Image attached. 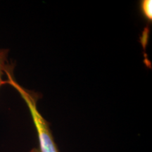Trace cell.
<instances>
[{"mask_svg": "<svg viewBox=\"0 0 152 152\" xmlns=\"http://www.w3.org/2000/svg\"><path fill=\"white\" fill-rule=\"evenodd\" d=\"M7 84L11 85L15 90H16L27 104L37 130L39 152H59L56 144L54 142V139L53 137L48 123L38 111L37 105L38 98L36 93L26 90L20 86L15 80L14 74L9 75Z\"/></svg>", "mask_w": 152, "mask_h": 152, "instance_id": "1", "label": "cell"}, {"mask_svg": "<svg viewBox=\"0 0 152 152\" xmlns=\"http://www.w3.org/2000/svg\"><path fill=\"white\" fill-rule=\"evenodd\" d=\"M9 50L6 49H0V87L3 85L7 84V80L9 74L14 73V65L11 64L8 60Z\"/></svg>", "mask_w": 152, "mask_h": 152, "instance_id": "2", "label": "cell"}, {"mask_svg": "<svg viewBox=\"0 0 152 152\" xmlns=\"http://www.w3.org/2000/svg\"><path fill=\"white\" fill-rule=\"evenodd\" d=\"M140 8L144 18L149 20H152V1L151 0H143L140 4Z\"/></svg>", "mask_w": 152, "mask_h": 152, "instance_id": "3", "label": "cell"}, {"mask_svg": "<svg viewBox=\"0 0 152 152\" xmlns=\"http://www.w3.org/2000/svg\"><path fill=\"white\" fill-rule=\"evenodd\" d=\"M29 152H39V151L38 149H35V148H34V149L30 150Z\"/></svg>", "mask_w": 152, "mask_h": 152, "instance_id": "4", "label": "cell"}]
</instances>
